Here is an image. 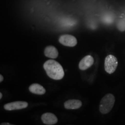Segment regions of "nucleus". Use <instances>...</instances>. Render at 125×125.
<instances>
[{
  "label": "nucleus",
  "instance_id": "6e6552de",
  "mask_svg": "<svg viewBox=\"0 0 125 125\" xmlns=\"http://www.w3.org/2000/svg\"><path fill=\"white\" fill-rule=\"evenodd\" d=\"M82 101L79 100H68L64 103L65 108L67 109H76L82 107Z\"/></svg>",
  "mask_w": 125,
  "mask_h": 125
},
{
  "label": "nucleus",
  "instance_id": "ddd939ff",
  "mask_svg": "<svg viewBox=\"0 0 125 125\" xmlns=\"http://www.w3.org/2000/svg\"><path fill=\"white\" fill-rule=\"evenodd\" d=\"M2 94L1 93V92H0V100L1 99V98H2Z\"/></svg>",
  "mask_w": 125,
  "mask_h": 125
},
{
  "label": "nucleus",
  "instance_id": "f257e3e1",
  "mask_svg": "<svg viewBox=\"0 0 125 125\" xmlns=\"http://www.w3.org/2000/svg\"><path fill=\"white\" fill-rule=\"evenodd\" d=\"M43 68L48 76L54 80H60L64 76L63 68L59 62L51 59L43 64Z\"/></svg>",
  "mask_w": 125,
  "mask_h": 125
},
{
  "label": "nucleus",
  "instance_id": "1a4fd4ad",
  "mask_svg": "<svg viewBox=\"0 0 125 125\" xmlns=\"http://www.w3.org/2000/svg\"><path fill=\"white\" fill-rule=\"evenodd\" d=\"M44 54L46 57L53 59L57 58L59 56V52L57 49L55 47L52 46V45L46 46L45 48Z\"/></svg>",
  "mask_w": 125,
  "mask_h": 125
},
{
  "label": "nucleus",
  "instance_id": "7ed1b4c3",
  "mask_svg": "<svg viewBox=\"0 0 125 125\" xmlns=\"http://www.w3.org/2000/svg\"><path fill=\"white\" fill-rule=\"evenodd\" d=\"M118 65V61L115 56L109 54L105 57L104 61V68L107 73L109 74H113L116 70Z\"/></svg>",
  "mask_w": 125,
  "mask_h": 125
},
{
  "label": "nucleus",
  "instance_id": "20e7f679",
  "mask_svg": "<svg viewBox=\"0 0 125 125\" xmlns=\"http://www.w3.org/2000/svg\"><path fill=\"white\" fill-rule=\"evenodd\" d=\"M59 41L61 44L66 46L74 47L77 44V40L74 36L69 34L61 35L59 38Z\"/></svg>",
  "mask_w": 125,
  "mask_h": 125
},
{
  "label": "nucleus",
  "instance_id": "f03ea898",
  "mask_svg": "<svg viewBox=\"0 0 125 125\" xmlns=\"http://www.w3.org/2000/svg\"><path fill=\"white\" fill-rule=\"evenodd\" d=\"M115 102V98L112 94L108 93L105 95L101 100L99 111L102 114H108L113 108Z\"/></svg>",
  "mask_w": 125,
  "mask_h": 125
},
{
  "label": "nucleus",
  "instance_id": "0eeeda50",
  "mask_svg": "<svg viewBox=\"0 0 125 125\" xmlns=\"http://www.w3.org/2000/svg\"><path fill=\"white\" fill-rule=\"evenodd\" d=\"M41 120L44 124L48 125H54L58 121V119L56 115L50 112L43 114L41 116Z\"/></svg>",
  "mask_w": 125,
  "mask_h": 125
},
{
  "label": "nucleus",
  "instance_id": "9d476101",
  "mask_svg": "<svg viewBox=\"0 0 125 125\" xmlns=\"http://www.w3.org/2000/svg\"><path fill=\"white\" fill-rule=\"evenodd\" d=\"M29 90L31 93L38 95L44 94L46 90L42 86L38 83H33L29 87Z\"/></svg>",
  "mask_w": 125,
  "mask_h": 125
},
{
  "label": "nucleus",
  "instance_id": "423d86ee",
  "mask_svg": "<svg viewBox=\"0 0 125 125\" xmlns=\"http://www.w3.org/2000/svg\"><path fill=\"white\" fill-rule=\"evenodd\" d=\"M94 64V59L92 56L87 55L85 56L79 63V68L82 71H84L90 67Z\"/></svg>",
  "mask_w": 125,
  "mask_h": 125
},
{
  "label": "nucleus",
  "instance_id": "9b49d317",
  "mask_svg": "<svg viewBox=\"0 0 125 125\" xmlns=\"http://www.w3.org/2000/svg\"><path fill=\"white\" fill-rule=\"evenodd\" d=\"M3 80H4V77H3L2 75L0 74V82H2V81H3Z\"/></svg>",
  "mask_w": 125,
  "mask_h": 125
},
{
  "label": "nucleus",
  "instance_id": "f8f14e48",
  "mask_svg": "<svg viewBox=\"0 0 125 125\" xmlns=\"http://www.w3.org/2000/svg\"><path fill=\"white\" fill-rule=\"evenodd\" d=\"M11 124H10V123H2L1 124V125H10Z\"/></svg>",
  "mask_w": 125,
  "mask_h": 125
},
{
  "label": "nucleus",
  "instance_id": "39448f33",
  "mask_svg": "<svg viewBox=\"0 0 125 125\" xmlns=\"http://www.w3.org/2000/svg\"><path fill=\"white\" fill-rule=\"evenodd\" d=\"M28 105L29 104L26 101H17L5 104L4 108L5 110L7 111L18 110V109L26 108L28 107Z\"/></svg>",
  "mask_w": 125,
  "mask_h": 125
}]
</instances>
